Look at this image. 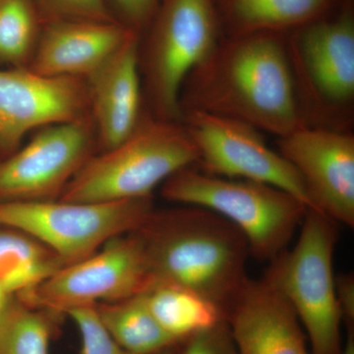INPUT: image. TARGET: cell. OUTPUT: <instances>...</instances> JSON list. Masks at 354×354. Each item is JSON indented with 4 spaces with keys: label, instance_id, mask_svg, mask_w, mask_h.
<instances>
[{
    "label": "cell",
    "instance_id": "cell-1",
    "mask_svg": "<svg viewBox=\"0 0 354 354\" xmlns=\"http://www.w3.org/2000/svg\"><path fill=\"white\" fill-rule=\"evenodd\" d=\"M286 35L223 36L216 50L186 79L181 113L201 111L225 116L279 138L306 127Z\"/></svg>",
    "mask_w": 354,
    "mask_h": 354
},
{
    "label": "cell",
    "instance_id": "cell-2",
    "mask_svg": "<svg viewBox=\"0 0 354 354\" xmlns=\"http://www.w3.org/2000/svg\"><path fill=\"white\" fill-rule=\"evenodd\" d=\"M145 246L153 283L199 293L225 313L248 281L250 256L243 234L209 209L194 206L157 211L135 230Z\"/></svg>",
    "mask_w": 354,
    "mask_h": 354
},
{
    "label": "cell",
    "instance_id": "cell-3",
    "mask_svg": "<svg viewBox=\"0 0 354 354\" xmlns=\"http://www.w3.org/2000/svg\"><path fill=\"white\" fill-rule=\"evenodd\" d=\"M198 158L197 147L181 121L144 113L127 139L88 160L58 200L99 203L153 197L158 186L197 164Z\"/></svg>",
    "mask_w": 354,
    "mask_h": 354
},
{
    "label": "cell",
    "instance_id": "cell-4",
    "mask_svg": "<svg viewBox=\"0 0 354 354\" xmlns=\"http://www.w3.org/2000/svg\"><path fill=\"white\" fill-rule=\"evenodd\" d=\"M304 123L349 131L354 102L353 0L286 35Z\"/></svg>",
    "mask_w": 354,
    "mask_h": 354
},
{
    "label": "cell",
    "instance_id": "cell-5",
    "mask_svg": "<svg viewBox=\"0 0 354 354\" xmlns=\"http://www.w3.org/2000/svg\"><path fill=\"white\" fill-rule=\"evenodd\" d=\"M167 201L209 209L245 237L250 256L270 262L288 249L308 208L269 184L225 178L186 167L162 185Z\"/></svg>",
    "mask_w": 354,
    "mask_h": 354
},
{
    "label": "cell",
    "instance_id": "cell-6",
    "mask_svg": "<svg viewBox=\"0 0 354 354\" xmlns=\"http://www.w3.org/2000/svg\"><path fill=\"white\" fill-rule=\"evenodd\" d=\"M337 225L308 209L295 245L270 261L263 277L295 312L312 354H342L344 348L334 272Z\"/></svg>",
    "mask_w": 354,
    "mask_h": 354
},
{
    "label": "cell",
    "instance_id": "cell-7",
    "mask_svg": "<svg viewBox=\"0 0 354 354\" xmlns=\"http://www.w3.org/2000/svg\"><path fill=\"white\" fill-rule=\"evenodd\" d=\"M145 32L140 67L149 113L181 121L184 83L223 37L216 0H162Z\"/></svg>",
    "mask_w": 354,
    "mask_h": 354
},
{
    "label": "cell",
    "instance_id": "cell-8",
    "mask_svg": "<svg viewBox=\"0 0 354 354\" xmlns=\"http://www.w3.org/2000/svg\"><path fill=\"white\" fill-rule=\"evenodd\" d=\"M155 209L153 197L116 202L0 203V227L38 239L64 262L74 264L115 237L138 230Z\"/></svg>",
    "mask_w": 354,
    "mask_h": 354
},
{
    "label": "cell",
    "instance_id": "cell-9",
    "mask_svg": "<svg viewBox=\"0 0 354 354\" xmlns=\"http://www.w3.org/2000/svg\"><path fill=\"white\" fill-rule=\"evenodd\" d=\"M153 283L145 246L133 232L111 239L90 257L65 266L34 290L14 297L59 316L76 307L137 297Z\"/></svg>",
    "mask_w": 354,
    "mask_h": 354
},
{
    "label": "cell",
    "instance_id": "cell-10",
    "mask_svg": "<svg viewBox=\"0 0 354 354\" xmlns=\"http://www.w3.org/2000/svg\"><path fill=\"white\" fill-rule=\"evenodd\" d=\"M8 157L0 158V203L53 201L99 152L90 115L37 130Z\"/></svg>",
    "mask_w": 354,
    "mask_h": 354
},
{
    "label": "cell",
    "instance_id": "cell-11",
    "mask_svg": "<svg viewBox=\"0 0 354 354\" xmlns=\"http://www.w3.org/2000/svg\"><path fill=\"white\" fill-rule=\"evenodd\" d=\"M181 122L197 147V164L202 171L225 178L269 184L314 209L297 169L279 151L272 150L255 128L201 111H184Z\"/></svg>",
    "mask_w": 354,
    "mask_h": 354
},
{
    "label": "cell",
    "instance_id": "cell-12",
    "mask_svg": "<svg viewBox=\"0 0 354 354\" xmlns=\"http://www.w3.org/2000/svg\"><path fill=\"white\" fill-rule=\"evenodd\" d=\"M90 115L87 79L50 77L29 67L0 70V158L30 133Z\"/></svg>",
    "mask_w": 354,
    "mask_h": 354
},
{
    "label": "cell",
    "instance_id": "cell-13",
    "mask_svg": "<svg viewBox=\"0 0 354 354\" xmlns=\"http://www.w3.org/2000/svg\"><path fill=\"white\" fill-rule=\"evenodd\" d=\"M279 152L297 169L314 209L354 227V136L304 127L279 138Z\"/></svg>",
    "mask_w": 354,
    "mask_h": 354
},
{
    "label": "cell",
    "instance_id": "cell-14",
    "mask_svg": "<svg viewBox=\"0 0 354 354\" xmlns=\"http://www.w3.org/2000/svg\"><path fill=\"white\" fill-rule=\"evenodd\" d=\"M140 41L139 34L130 32L106 64L88 79L90 116L99 152L127 139L143 118Z\"/></svg>",
    "mask_w": 354,
    "mask_h": 354
},
{
    "label": "cell",
    "instance_id": "cell-15",
    "mask_svg": "<svg viewBox=\"0 0 354 354\" xmlns=\"http://www.w3.org/2000/svg\"><path fill=\"white\" fill-rule=\"evenodd\" d=\"M237 354H312L297 315L264 279H248L228 310Z\"/></svg>",
    "mask_w": 354,
    "mask_h": 354
},
{
    "label": "cell",
    "instance_id": "cell-16",
    "mask_svg": "<svg viewBox=\"0 0 354 354\" xmlns=\"http://www.w3.org/2000/svg\"><path fill=\"white\" fill-rule=\"evenodd\" d=\"M131 32L118 22L64 20L44 23L29 68L44 76L88 80Z\"/></svg>",
    "mask_w": 354,
    "mask_h": 354
},
{
    "label": "cell",
    "instance_id": "cell-17",
    "mask_svg": "<svg viewBox=\"0 0 354 354\" xmlns=\"http://www.w3.org/2000/svg\"><path fill=\"white\" fill-rule=\"evenodd\" d=\"M342 0H216L223 36L288 34L327 15Z\"/></svg>",
    "mask_w": 354,
    "mask_h": 354
},
{
    "label": "cell",
    "instance_id": "cell-18",
    "mask_svg": "<svg viewBox=\"0 0 354 354\" xmlns=\"http://www.w3.org/2000/svg\"><path fill=\"white\" fill-rule=\"evenodd\" d=\"M142 297L158 325L177 344L227 319L215 304L184 286L153 283Z\"/></svg>",
    "mask_w": 354,
    "mask_h": 354
},
{
    "label": "cell",
    "instance_id": "cell-19",
    "mask_svg": "<svg viewBox=\"0 0 354 354\" xmlns=\"http://www.w3.org/2000/svg\"><path fill=\"white\" fill-rule=\"evenodd\" d=\"M64 267L57 254L38 239L0 227V286L8 297L34 290Z\"/></svg>",
    "mask_w": 354,
    "mask_h": 354
},
{
    "label": "cell",
    "instance_id": "cell-20",
    "mask_svg": "<svg viewBox=\"0 0 354 354\" xmlns=\"http://www.w3.org/2000/svg\"><path fill=\"white\" fill-rule=\"evenodd\" d=\"M95 312L113 341L130 354H158L177 342L158 325L144 301L137 297L95 305Z\"/></svg>",
    "mask_w": 354,
    "mask_h": 354
},
{
    "label": "cell",
    "instance_id": "cell-21",
    "mask_svg": "<svg viewBox=\"0 0 354 354\" xmlns=\"http://www.w3.org/2000/svg\"><path fill=\"white\" fill-rule=\"evenodd\" d=\"M53 317L9 297L0 310V354H50Z\"/></svg>",
    "mask_w": 354,
    "mask_h": 354
},
{
    "label": "cell",
    "instance_id": "cell-22",
    "mask_svg": "<svg viewBox=\"0 0 354 354\" xmlns=\"http://www.w3.org/2000/svg\"><path fill=\"white\" fill-rule=\"evenodd\" d=\"M43 26L35 0H0V64L29 67Z\"/></svg>",
    "mask_w": 354,
    "mask_h": 354
},
{
    "label": "cell",
    "instance_id": "cell-23",
    "mask_svg": "<svg viewBox=\"0 0 354 354\" xmlns=\"http://www.w3.org/2000/svg\"><path fill=\"white\" fill-rule=\"evenodd\" d=\"M35 2L44 24L64 20L118 22L106 0H35Z\"/></svg>",
    "mask_w": 354,
    "mask_h": 354
},
{
    "label": "cell",
    "instance_id": "cell-24",
    "mask_svg": "<svg viewBox=\"0 0 354 354\" xmlns=\"http://www.w3.org/2000/svg\"><path fill=\"white\" fill-rule=\"evenodd\" d=\"M65 315L75 323L82 341V354H130L121 348L104 329L95 305L70 309Z\"/></svg>",
    "mask_w": 354,
    "mask_h": 354
},
{
    "label": "cell",
    "instance_id": "cell-25",
    "mask_svg": "<svg viewBox=\"0 0 354 354\" xmlns=\"http://www.w3.org/2000/svg\"><path fill=\"white\" fill-rule=\"evenodd\" d=\"M183 342L179 354H237L227 319Z\"/></svg>",
    "mask_w": 354,
    "mask_h": 354
},
{
    "label": "cell",
    "instance_id": "cell-26",
    "mask_svg": "<svg viewBox=\"0 0 354 354\" xmlns=\"http://www.w3.org/2000/svg\"><path fill=\"white\" fill-rule=\"evenodd\" d=\"M162 0H106L114 18L133 31L143 36Z\"/></svg>",
    "mask_w": 354,
    "mask_h": 354
},
{
    "label": "cell",
    "instance_id": "cell-27",
    "mask_svg": "<svg viewBox=\"0 0 354 354\" xmlns=\"http://www.w3.org/2000/svg\"><path fill=\"white\" fill-rule=\"evenodd\" d=\"M335 293L342 322L348 324V329L354 322V277L353 274L335 276Z\"/></svg>",
    "mask_w": 354,
    "mask_h": 354
},
{
    "label": "cell",
    "instance_id": "cell-28",
    "mask_svg": "<svg viewBox=\"0 0 354 354\" xmlns=\"http://www.w3.org/2000/svg\"><path fill=\"white\" fill-rule=\"evenodd\" d=\"M342 354H354L353 330L348 329V337L344 344Z\"/></svg>",
    "mask_w": 354,
    "mask_h": 354
},
{
    "label": "cell",
    "instance_id": "cell-29",
    "mask_svg": "<svg viewBox=\"0 0 354 354\" xmlns=\"http://www.w3.org/2000/svg\"><path fill=\"white\" fill-rule=\"evenodd\" d=\"M8 297V295L4 292L3 290L1 288V286H0V310H1L2 307H3V305L6 304Z\"/></svg>",
    "mask_w": 354,
    "mask_h": 354
},
{
    "label": "cell",
    "instance_id": "cell-30",
    "mask_svg": "<svg viewBox=\"0 0 354 354\" xmlns=\"http://www.w3.org/2000/svg\"><path fill=\"white\" fill-rule=\"evenodd\" d=\"M158 354H174V349H172V348H169V349H167V351H162V353H160Z\"/></svg>",
    "mask_w": 354,
    "mask_h": 354
}]
</instances>
